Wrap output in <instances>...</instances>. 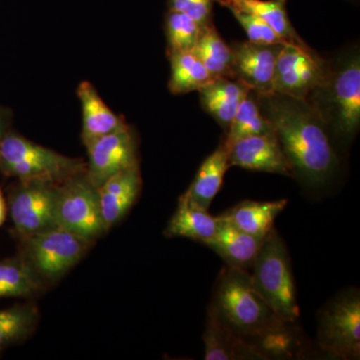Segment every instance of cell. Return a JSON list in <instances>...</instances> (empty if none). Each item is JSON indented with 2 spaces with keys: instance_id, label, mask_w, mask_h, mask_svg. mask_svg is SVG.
<instances>
[{
  "instance_id": "obj_5",
  "label": "cell",
  "mask_w": 360,
  "mask_h": 360,
  "mask_svg": "<svg viewBox=\"0 0 360 360\" xmlns=\"http://www.w3.org/2000/svg\"><path fill=\"white\" fill-rule=\"evenodd\" d=\"M250 274L258 292L283 321L295 323L300 317L295 277L283 239L272 229L265 236Z\"/></svg>"
},
{
  "instance_id": "obj_14",
  "label": "cell",
  "mask_w": 360,
  "mask_h": 360,
  "mask_svg": "<svg viewBox=\"0 0 360 360\" xmlns=\"http://www.w3.org/2000/svg\"><path fill=\"white\" fill-rule=\"evenodd\" d=\"M141 188L139 163L112 175L98 187L105 231L117 224L134 205Z\"/></svg>"
},
{
  "instance_id": "obj_12",
  "label": "cell",
  "mask_w": 360,
  "mask_h": 360,
  "mask_svg": "<svg viewBox=\"0 0 360 360\" xmlns=\"http://www.w3.org/2000/svg\"><path fill=\"white\" fill-rule=\"evenodd\" d=\"M283 44L232 42V75L258 96L274 94L277 56Z\"/></svg>"
},
{
  "instance_id": "obj_15",
  "label": "cell",
  "mask_w": 360,
  "mask_h": 360,
  "mask_svg": "<svg viewBox=\"0 0 360 360\" xmlns=\"http://www.w3.org/2000/svg\"><path fill=\"white\" fill-rule=\"evenodd\" d=\"M203 343L206 360L266 359L255 345L229 328L212 304L207 309Z\"/></svg>"
},
{
  "instance_id": "obj_2",
  "label": "cell",
  "mask_w": 360,
  "mask_h": 360,
  "mask_svg": "<svg viewBox=\"0 0 360 360\" xmlns=\"http://www.w3.org/2000/svg\"><path fill=\"white\" fill-rule=\"evenodd\" d=\"M210 304L229 328L257 348L269 335L295 324L283 321L269 307L248 270L222 269Z\"/></svg>"
},
{
  "instance_id": "obj_25",
  "label": "cell",
  "mask_w": 360,
  "mask_h": 360,
  "mask_svg": "<svg viewBox=\"0 0 360 360\" xmlns=\"http://www.w3.org/2000/svg\"><path fill=\"white\" fill-rule=\"evenodd\" d=\"M271 123L265 117L258 103L257 94L250 90L239 104L238 111L224 139L227 148L233 142L250 135L274 134Z\"/></svg>"
},
{
  "instance_id": "obj_30",
  "label": "cell",
  "mask_w": 360,
  "mask_h": 360,
  "mask_svg": "<svg viewBox=\"0 0 360 360\" xmlns=\"http://www.w3.org/2000/svg\"><path fill=\"white\" fill-rule=\"evenodd\" d=\"M215 0H169V11L186 14L200 25L212 22V7Z\"/></svg>"
},
{
  "instance_id": "obj_21",
  "label": "cell",
  "mask_w": 360,
  "mask_h": 360,
  "mask_svg": "<svg viewBox=\"0 0 360 360\" xmlns=\"http://www.w3.org/2000/svg\"><path fill=\"white\" fill-rule=\"evenodd\" d=\"M219 222V217H212L207 210L191 205L180 196L165 234L167 238H186L205 245L214 236Z\"/></svg>"
},
{
  "instance_id": "obj_6",
  "label": "cell",
  "mask_w": 360,
  "mask_h": 360,
  "mask_svg": "<svg viewBox=\"0 0 360 360\" xmlns=\"http://www.w3.org/2000/svg\"><path fill=\"white\" fill-rule=\"evenodd\" d=\"M21 255L39 281H54L80 262L89 241L61 227L21 238Z\"/></svg>"
},
{
  "instance_id": "obj_23",
  "label": "cell",
  "mask_w": 360,
  "mask_h": 360,
  "mask_svg": "<svg viewBox=\"0 0 360 360\" xmlns=\"http://www.w3.org/2000/svg\"><path fill=\"white\" fill-rule=\"evenodd\" d=\"M213 78H233L231 45L222 39L213 22L202 26L193 51Z\"/></svg>"
},
{
  "instance_id": "obj_20",
  "label": "cell",
  "mask_w": 360,
  "mask_h": 360,
  "mask_svg": "<svg viewBox=\"0 0 360 360\" xmlns=\"http://www.w3.org/2000/svg\"><path fill=\"white\" fill-rule=\"evenodd\" d=\"M286 205V200H245L222 213L219 217L239 231L257 238H264L274 229V220L283 212Z\"/></svg>"
},
{
  "instance_id": "obj_4",
  "label": "cell",
  "mask_w": 360,
  "mask_h": 360,
  "mask_svg": "<svg viewBox=\"0 0 360 360\" xmlns=\"http://www.w3.org/2000/svg\"><path fill=\"white\" fill-rule=\"evenodd\" d=\"M86 170V162L30 141L9 129L0 142V172L18 180L61 184Z\"/></svg>"
},
{
  "instance_id": "obj_7",
  "label": "cell",
  "mask_w": 360,
  "mask_h": 360,
  "mask_svg": "<svg viewBox=\"0 0 360 360\" xmlns=\"http://www.w3.org/2000/svg\"><path fill=\"white\" fill-rule=\"evenodd\" d=\"M56 224L89 243L105 233L98 188L85 172L58 184Z\"/></svg>"
},
{
  "instance_id": "obj_8",
  "label": "cell",
  "mask_w": 360,
  "mask_h": 360,
  "mask_svg": "<svg viewBox=\"0 0 360 360\" xmlns=\"http://www.w3.org/2000/svg\"><path fill=\"white\" fill-rule=\"evenodd\" d=\"M319 345L336 359H359L360 297L357 290L341 293L319 317Z\"/></svg>"
},
{
  "instance_id": "obj_16",
  "label": "cell",
  "mask_w": 360,
  "mask_h": 360,
  "mask_svg": "<svg viewBox=\"0 0 360 360\" xmlns=\"http://www.w3.org/2000/svg\"><path fill=\"white\" fill-rule=\"evenodd\" d=\"M219 227L205 245L224 260L227 266L248 270L252 269L264 238L250 236L220 219Z\"/></svg>"
},
{
  "instance_id": "obj_1",
  "label": "cell",
  "mask_w": 360,
  "mask_h": 360,
  "mask_svg": "<svg viewBox=\"0 0 360 360\" xmlns=\"http://www.w3.org/2000/svg\"><path fill=\"white\" fill-rule=\"evenodd\" d=\"M257 97L295 177L307 186H326L338 169V158L321 116L302 99L276 92Z\"/></svg>"
},
{
  "instance_id": "obj_3",
  "label": "cell",
  "mask_w": 360,
  "mask_h": 360,
  "mask_svg": "<svg viewBox=\"0 0 360 360\" xmlns=\"http://www.w3.org/2000/svg\"><path fill=\"white\" fill-rule=\"evenodd\" d=\"M329 134L348 143L360 125V58L357 49L328 61L323 82L307 97Z\"/></svg>"
},
{
  "instance_id": "obj_31",
  "label": "cell",
  "mask_w": 360,
  "mask_h": 360,
  "mask_svg": "<svg viewBox=\"0 0 360 360\" xmlns=\"http://www.w3.org/2000/svg\"><path fill=\"white\" fill-rule=\"evenodd\" d=\"M11 120H13L11 110L4 106H0V142L6 132L11 129Z\"/></svg>"
},
{
  "instance_id": "obj_22",
  "label": "cell",
  "mask_w": 360,
  "mask_h": 360,
  "mask_svg": "<svg viewBox=\"0 0 360 360\" xmlns=\"http://www.w3.org/2000/svg\"><path fill=\"white\" fill-rule=\"evenodd\" d=\"M225 8L239 9L264 20L286 44L309 47L291 25L286 11V0H215Z\"/></svg>"
},
{
  "instance_id": "obj_19",
  "label": "cell",
  "mask_w": 360,
  "mask_h": 360,
  "mask_svg": "<svg viewBox=\"0 0 360 360\" xmlns=\"http://www.w3.org/2000/svg\"><path fill=\"white\" fill-rule=\"evenodd\" d=\"M77 96L82 103V139L84 146L127 125L123 118L113 112L104 103L90 82H82L79 84Z\"/></svg>"
},
{
  "instance_id": "obj_10",
  "label": "cell",
  "mask_w": 360,
  "mask_h": 360,
  "mask_svg": "<svg viewBox=\"0 0 360 360\" xmlns=\"http://www.w3.org/2000/svg\"><path fill=\"white\" fill-rule=\"evenodd\" d=\"M328 71V60L310 47L283 44L277 56L274 92L307 101L321 84Z\"/></svg>"
},
{
  "instance_id": "obj_17",
  "label": "cell",
  "mask_w": 360,
  "mask_h": 360,
  "mask_svg": "<svg viewBox=\"0 0 360 360\" xmlns=\"http://www.w3.org/2000/svg\"><path fill=\"white\" fill-rule=\"evenodd\" d=\"M250 91L245 84L229 77L214 78L198 90L203 110L226 131L239 104Z\"/></svg>"
},
{
  "instance_id": "obj_26",
  "label": "cell",
  "mask_w": 360,
  "mask_h": 360,
  "mask_svg": "<svg viewBox=\"0 0 360 360\" xmlns=\"http://www.w3.org/2000/svg\"><path fill=\"white\" fill-rule=\"evenodd\" d=\"M41 284L22 257L0 260V298L27 297L35 295Z\"/></svg>"
},
{
  "instance_id": "obj_29",
  "label": "cell",
  "mask_w": 360,
  "mask_h": 360,
  "mask_svg": "<svg viewBox=\"0 0 360 360\" xmlns=\"http://www.w3.org/2000/svg\"><path fill=\"white\" fill-rule=\"evenodd\" d=\"M234 18L238 20L248 34V40L259 44H286L285 41L264 20L255 14L229 7Z\"/></svg>"
},
{
  "instance_id": "obj_13",
  "label": "cell",
  "mask_w": 360,
  "mask_h": 360,
  "mask_svg": "<svg viewBox=\"0 0 360 360\" xmlns=\"http://www.w3.org/2000/svg\"><path fill=\"white\" fill-rule=\"evenodd\" d=\"M231 167L295 177L276 132L243 137L229 146Z\"/></svg>"
},
{
  "instance_id": "obj_32",
  "label": "cell",
  "mask_w": 360,
  "mask_h": 360,
  "mask_svg": "<svg viewBox=\"0 0 360 360\" xmlns=\"http://www.w3.org/2000/svg\"><path fill=\"white\" fill-rule=\"evenodd\" d=\"M7 214V203L4 193L0 188V226L6 221Z\"/></svg>"
},
{
  "instance_id": "obj_11",
  "label": "cell",
  "mask_w": 360,
  "mask_h": 360,
  "mask_svg": "<svg viewBox=\"0 0 360 360\" xmlns=\"http://www.w3.org/2000/svg\"><path fill=\"white\" fill-rule=\"evenodd\" d=\"M89 160L85 174L98 188L110 177L139 163L136 141L129 125L85 146Z\"/></svg>"
},
{
  "instance_id": "obj_24",
  "label": "cell",
  "mask_w": 360,
  "mask_h": 360,
  "mask_svg": "<svg viewBox=\"0 0 360 360\" xmlns=\"http://www.w3.org/2000/svg\"><path fill=\"white\" fill-rule=\"evenodd\" d=\"M168 58L172 66L168 86L174 94L198 91L214 79L193 51L175 52Z\"/></svg>"
},
{
  "instance_id": "obj_27",
  "label": "cell",
  "mask_w": 360,
  "mask_h": 360,
  "mask_svg": "<svg viewBox=\"0 0 360 360\" xmlns=\"http://www.w3.org/2000/svg\"><path fill=\"white\" fill-rule=\"evenodd\" d=\"M39 314L32 305L0 309V352L25 340L37 326Z\"/></svg>"
},
{
  "instance_id": "obj_18",
  "label": "cell",
  "mask_w": 360,
  "mask_h": 360,
  "mask_svg": "<svg viewBox=\"0 0 360 360\" xmlns=\"http://www.w3.org/2000/svg\"><path fill=\"white\" fill-rule=\"evenodd\" d=\"M229 167V148L222 139L219 148L203 161L193 184L182 194V198L191 205L207 210L221 188Z\"/></svg>"
},
{
  "instance_id": "obj_9",
  "label": "cell",
  "mask_w": 360,
  "mask_h": 360,
  "mask_svg": "<svg viewBox=\"0 0 360 360\" xmlns=\"http://www.w3.org/2000/svg\"><path fill=\"white\" fill-rule=\"evenodd\" d=\"M58 184L46 180H18L11 187L8 210L20 238L58 227Z\"/></svg>"
},
{
  "instance_id": "obj_28",
  "label": "cell",
  "mask_w": 360,
  "mask_h": 360,
  "mask_svg": "<svg viewBox=\"0 0 360 360\" xmlns=\"http://www.w3.org/2000/svg\"><path fill=\"white\" fill-rule=\"evenodd\" d=\"M202 25L186 14L169 11L165 20L167 56L175 52L191 51L200 39Z\"/></svg>"
}]
</instances>
